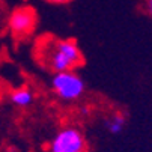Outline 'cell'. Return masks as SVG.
<instances>
[{
	"mask_svg": "<svg viewBox=\"0 0 152 152\" xmlns=\"http://www.w3.org/2000/svg\"><path fill=\"white\" fill-rule=\"evenodd\" d=\"M35 57L41 66L56 72L74 71L83 63V53L74 39L44 36L35 47Z\"/></svg>",
	"mask_w": 152,
	"mask_h": 152,
	"instance_id": "cell-1",
	"label": "cell"
},
{
	"mask_svg": "<svg viewBox=\"0 0 152 152\" xmlns=\"http://www.w3.org/2000/svg\"><path fill=\"white\" fill-rule=\"evenodd\" d=\"M51 89L59 99L72 102L83 96L86 91V84L81 75H78L75 71H63L53 74Z\"/></svg>",
	"mask_w": 152,
	"mask_h": 152,
	"instance_id": "cell-2",
	"label": "cell"
},
{
	"mask_svg": "<svg viewBox=\"0 0 152 152\" xmlns=\"http://www.w3.org/2000/svg\"><path fill=\"white\" fill-rule=\"evenodd\" d=\"M88 140L77 126L60 128L48 145V152H88Z\"/></svg>",
	"mask_w": 152,
	"mask_h": 152,
	"instance_id": "cell-3",
	"label": "cell"
},
{
	"mask_svg": "<svg viewBox=\"0 0 152 152\" xmlns=\"http://www.w3.org/2000/svg\"><path fill=\"white\" fill-rule=\"evenodd\" d=\"M38 24V15L32 6H18L6 18V27L15 39L29 38Z\"/></svg>",
	"mask_w": 152,
	"mask_h": 152,
	"instance_id": "cell-4",
	"label": "cell"
},
{
	"mask_svg": "<svg viewBox=\"0 0 152 152\" xmlns=\"http://www.w3.org/2000/svg\"><path fill=\"white\" fill-rule=\"evenodd\" d=\"M9 99H11V102L15 107L26 108V107H30L33 104L35 96H33L32 89H29V88H18V89H14L11 92Z\"/></svg>",
	"mask_w": 152,
	"mask_h": 152,
	"instance_id": "cell-5",
	"label": "cell"
},
{
	"mask_svg": "<svg viewBox=\"0 0 152 152\" xmlns=\"http://www.w3.org/2000/svg\"><path fill=\"white\" fill-rule=\"evenodd\" d=\"M125 125H126V118L124 113H113L110 115V118L105 119V128L107 131L116 136V134H121L124 129H125Z\"/></svg>",
	"mask_w": 152,
	"mask_h": 152,
	"instance_id": "cell-6",
	"label": "cell"
},
{
	"mask_svg": "<svg viewBox=\"0 0 152 152\" xmlns=\"http://www.w3.org/2000/svg\"><path fill=\"white\" fill-rule=\"evenodd\" d=\"M3 21H5V6H3V2L0 0V27L3 26Z\"/></svg>",
	"mask_w": 152,
	"mask_h": 152,
	"instance_id": "cell-7",
	"label": "cell"
},
{
	"mask_svg": "<svg viewBox=\"0 0 152 152\" xmlns=\"http://www.w3.org/2000/svg\"><path fill=\"white\" fill-rule=\"evenodd\" d=\"M145 9H146L148 15H149L151 20H152V0H146V2H145Z\"/></svg>",
	"mask_w": 152,
	"mask_h": 152,
	"instance_id": "cell-8",
	"label": "cell"
},
{
	"mask_svg": "<svg viewBox=\"0 0 152 152\" xmlns=\"http://www.w3.org/2000/svg\"><path fill=\"white\" fill-rule=\"evenodd\" d=\"M48 3H53V5H65V3H69L71 0H45Z\"/></svg>",
	"mask_w": 152,
	"mask_h": 152,
	"instance_id": "cell-9",
	"label": "cell"
},
{
	"mask_svg": "<svg viewBox=\"0 0 152 152\" xmlns=\"http://www.w3.org/2000/svg\"><path fill=\"white\" fill-rule=\"evenodd\" d=\"M3 94H5V89H3L2 83H0V102H2V99H3Z\"/></svg>",
	"mask_w": 152,
	"mask_h": 152,
	"instance_id": "cell-10",
	"label": "cell"
},
{
	"mask_svg": "<svg viewBox=\"0 0 152 152\" xmlns=\"http://www.w3.org/2000/svg\"><path fill=\"white\" fill-rule=\"evenodd\" d=\"M81 113L83 115H88L89 113V107H81Z\"/></svg>",
	"mask_w": 152,
	"mask_h": 152,
	"instance_id": "cell-11",
	"label": "cell"
},
{
	"mask_svg": "<svg viewBox=\"0 0 152 152\" xmlns=\"http://www.w3.org/2000/svg\"><path fill=\"white\" fill-rule=\"evenodd\" d=\"M6 152H20V151H18L17 148H9V149H8Z\"/></svg>",
	"mask_w": 152,
	"mask_h": 152,
	"instance_id": "cell-12",
	"label": "cell"
}]
</instances>
